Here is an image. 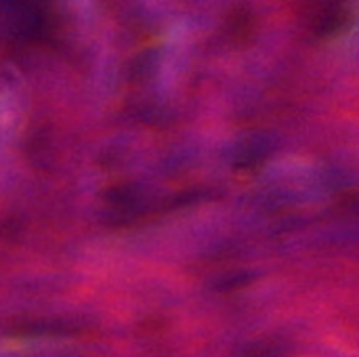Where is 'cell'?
<instances>
[{"label":"cell","instance_id":"1","mask_svg":"<svg viewBox=\"0 0 359 357\" xmlns=\"http://www.w3.org/2000/svg\"><path fill=\"white\" fill-rule=\"evenodd\" d=\"M301 8L318 36H330L351 21L358 0H301Z\"/></svg>","mask_w":359,"mask_h":357}]
</instances>
